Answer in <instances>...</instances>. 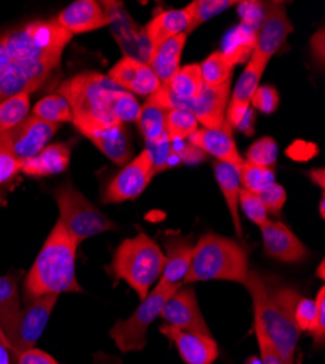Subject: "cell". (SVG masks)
<instances>
[{
	"instance_id": "8",
	"label": "cell",
	"mask_w": 325,
	"mask_h": 364,
	"mask_svg": "<svg viewBox=\"0 0 325 364\" xmlns=\"http://www.w3.org/2000/svg\"><path fill=\"white\" fill-rule=\"evenodd\" d=\"M175 291V289L156 284L152 293L140 300V305L130 318L124 321H117L111 328L110 336L115 346L123 353L143 350L146 346L147 329H149L156 318H159L165 301Z\"/></svg>"
},
{
	"instance_id": "25",
	"label": "cell",
	"mask_w": 325,
	"mask_h": 364,
	"mask_svg": "<svg viewBox=\"0 0 325 364\" xmlns=\"http://www.w3.org/2000/svg\"><path fill=\"white\" fill-rule=\"evenodd\" d=\"M187 34L176 36L151 50L147 66L152 69L162 85L168 83L172 76L180 70L181 55L187 43Z\"/></svg>"
},
{
	"instance_id": "6",
	"label": "cell",
	"mask_w": 325,
	"mask_h": 364,
	"mask_svg": "<svg viewBox=\"0 0 325 364\" xmlns=\"http://www.w3.org/2000/svg\"><path fill=\"white\" fill-rule=\"evenodd\" d=\"M164 264L165 255L159 245L140 232L118 245L107 271L115 280L126 282L143 300L161 279Z\"/></svg>"
},
{
	"instance_id": "3",
	"label": "cell",
	"mask_w": 325,
	"mask_h": 364,
	"mask_svg": "<svg viewBox=\"0 0 325 364\" xmlns=\"http://www.w3.org/2000/svg\"><path fill=\"white\" fill-rule=\"evenodd\" d=\"M244 286L252 299L254 328L264 333L287 364H294L299 329L293 322V309L301 296L258 271H248Z\"/></svg>"
},
{
	"instance_id": "49",
	"label": "cell",
	"mask_w": 325,
	"mask_h": 364,
	"mask_svg": "<svg viewBox=\"0 0 325 364\" xmlns=\"http://www.w3.org/2000/svg\"><path fill=\"white\" fill-rule=\"evenodd\" d=\"M0 364H12L11 363V351L2 343H0Z\"/></svg>"
},
{
	"instance_id": "38",
	"label": "cell",
	"mask_w": 325,
	"mask_h": 364,
	"mask_svg": "<svg viewBox=\"0 0 325 364\" xmlns=\"http://www.w3.org/2000/svg\"><path fill=\"white\" fill-rule=\"evenodd\" d=\"M316 303L312 299L301 297L297 303V306L293 309V322L297 328L301 331H305L308 333H312L316 326Z\"/></svg>"
},
{
	"instance_id": "12",
	"label": "cell",
	"mask_w": 325,
	"mask_h": 364,
	"mask_svg": "<svg viewBox=\"0 0 325 364\" xmlns=\"http://www.w3.org/2000/svg\"><path fill=\"white\" fill-rule=\"evenodd\" d=\"M72 123L78 132L90 139L110 161L120 166L130 162L133 146L124 124H102L79 119H73Z\"/></svg>"
},
{
	"instance_id": "28",
	"label": "cell",
	"mask_w": 325,
	"mask_h": 364,
	"mask_svg": "<svg viewBox=\"0 0 325 364\" xmlns=\"http://www.w3.org/2000/svg\"><path fill=\"white\" fill-rule=\"evenodd\" d=\"M267 65H269L267 60H264L262 57H260L257 53L252 51V55L250 58L245 70L243 72L241 77L235 85L233 95L228 108H240V107L251 105V98L257 90V87L260 86V80Z\"/></svg>"
},
{
	"instance_id": "26",
	"label": "cell",
	"mask_w": 325,
	"mask_h": 364,
	"mask_svg": "<svg viewBox=\"0 0 325 364\" xmlns=\"http://www.w3.org/2000/svg\"><path fill=\"white\" fill-rule=\"evenodd\" d=\"M22 272L0 276V329L8 340L22 314L19 300V280Z\"/></svg>"
},
{
	"instance_id": "17",
	"label": "cell",
	"mask_w": 325,
	"mask_h": 364,
	"mask_svg": "<svg viewBox=\"0 0 325 364\" xmlns=\"http://www.w3.org/2000/svg\"><path fill=\"white\" fill-rule=\"evenodd\" d=\"M264 252L269 257L286 262H301L308 257V250L301 239L282 222L267 220L260 226Z\"/></svg>"
},
{
	"instance_id": "21",
	"label": "cell",
	"mask_w": 325,
	"mask_h": 364,
	"mask_svg": "<svg viewBox=\"0 0 325 364\" xmlns=\"http://www.w3.org/2000/svg\"><path fill=\"white\" fill-rule=\"evenodd\" d=\"M188 143L204 151L206 155L215 156L218 161L232 165L236 169H240L244 164L228 121H225L220 129H197L188 137Z\"/></svg>"
},
{
	"instance_id": "35",
	"label": "cell",
	"mask_w": 325,
	"mask_h": 364,
	"mask_svg": "<svg viewBox=\"0 0 325 364\" xmlns=\"http://www.w3.org/2000/svg\"><path fill=\"white\" fill-rule=\"evenodd\" d=\"M233 5H236V2H233V0H196V2H191L186 8L191 16V25H190L188 34L198 25L215 18L216 15L222 14L223 11L229 9Z\"/></svg>"
},
{
	"instance_id": "10",
	"label": "cell",
	"mask_w": 325,
	"mask_h": 364,
	"mask_svg": "<svg viewBox=\"0 0 325 364\" xmlns=\"http://www.w3.org/2000/svg\"><path fill=\"white\" fill-rule=\"evenodd\" d=\"M154 176L155 172L149 154L142 150V154L124 165L123 169L110 181L102 194V201L114 204L136 200L149 186Z\"/></svg>"
},
{
	"instance_id": "5",
	"label": "cell",
	"mask_w": 325,
	"mask_h": 364,
	"mask_svg": "<svg viewBox=\"0 0 325 364\" xmlns=\"http://www.w3.org/2000/svg\"><path fill=\"white\" fill-rule=\"evenodd\" d=\"M248 271L247 252L238 242L209 232L194 245L183 286L209 280L244 284Z\"/></svg>"
},
{
	"instance_id": "34",
	"label": "cell",
	"mask_w": 325,
	"mask_h": 364,
	"mask_svg": "<svg viewBox=\"0 0 325 364\" xmlns=\"http://www.w3.org/2000/svg\"><path fill=\"white\" fill-rule=\"evenodd\" d=\"M238 173L243 188L254 194H258L265 187L276 182V172L273 168L252 165L247 161H244V164L240 166Z\"/></svg>"
},
{
	"instance_id": "14",
	"label": "cell",
	"mask_w": 325,
	"mask_h": 364,
	"mask_svg": "<svg viewBox=\"0 0 325 364\" xmlns=\"http://www.w3.org/2000/svg\"><path fill=\"white\" fill-rule=\"evenodd\" d=\"M159 316L166 325L176 329L211 336V329L200 311L196 291L190 286L181 287L169 296Z\"/></svg>"
},
{
	"instance_id": "24",
	"label": "cell",
	"mask_w": 325,
	"mask_h": 364,
	"mask_svg": "<svg viewBox=\"0 0 325 364\" xmlns=\"http://www.w3.org/2000/svg\"><path fill=\"white\" fill-rule=\"evenodd\" d=\"M70 164V147L65 143L46 146L38 155L21 162V172L33 178L62 173Z\"/></svg>"
},
{
	"instance_id": "53",
	"label": "cell",
	"mask_w": 325,
	"mask_h": 364,
	"mask_svg": "<svg viewBox=\"0 0 325 364\" xmlns=\"http://www.w3.org/2000/svg\"><path fill=\"white\" fill-rule=\"evenodd\" d=\"M318 276H319L321 279H324V262H321V265H319V269H318Z\"/></svg>"
},
{
	"instance_id": "44",
	"label": "cell",
	"mask_w": 325,
	"mask_h": 364,
	"mask_svg": "<svg viewBox=\"0 0 325 364\" xmlns=\"http://www.w3.org/2000/svg\"><path fill=\"white\" fill-rule=\"evenodd\" d=\"M261 4L257 2H243L240 4V14L243 16V22L247 26V29H258L262 19H264V14L261 11Z\"/></svg>"
},
{
	"instance_id": "13",
	"label": "cell",
	"mask_w": 325,
	"mask_h": 364,
	"mask_svg": "<svg viewBox=\"0 0 325 364\" xmlns=\"http://www.w3.org/2000/svg\"><path fill=\"white\" fill-rule=\"evenodd\" d=\"M107 12L110 14L112 22L111 29L117 40V44L122 47L124 57H130L137 62H149L151 46L147 41L144 28H140L132 16L124 11L120 2H104Z\"/></svg>"
},
{
	"instance_id": "2",
	"label": "cell",
	"mask_w": 325,
	"mask_h": 364,
	"mask_svg": "<svg viewBox=\"0 0 325 364\" xmlns=\"http://www.w3.org/2000/svg\"><path fill=\"white\" fill-rule=\"evenodd\" d=\"M72 108L73 119L94 121L102 124L134 123L140 112L137 98L118 87L108 76L86 72L79 73L57 89Z\"/></svg>"
},
{
	"instance_id": "4",
	"label": "cell",
	"mask_w": 325,
	"mask_h": 364,
	"mask_svg": "<svg viewBox=\"0 0 325 364\" xmlns=\"http://www.w3.org/2000/svg\"><path fill=\"white\" fill-rule=\"evenodd\" d=\"M78 247L63 225L57 222L25 277L26 303L43 296L83 291L76 279Z\"/></svg>"
},
{
	"instance_id": "37",
	"label": "cell",
	"mask_w": 325,
	"mask_h": 364,
	"mask_svg": "<svg viewBox=\"0 0 325 364\" xmlns=\"http://www.w3.org/2000/svg\"><path fill=\"white\" fill-rule=\"evenodd\" d=\"M147 154H149V158L152 161L154 172L155 175L171 168L172 165L179 164V161L175 159L172 154V146L168 139H162L159 141H152V143H146Z\"/></svg>"
},
{
	"instance_id": "27",
	"label": "cell",
	"mask_w": 325,
	"mask_h": 364,
	"mask_svg": "<svg viewBox=\"0 0 325 364\" xmlns=\"http://www.w3.org/2000/svg\"><path fill=\"white\" fill-rule=\"evenodd\" d=\"M213 168H215V176L219 184V188L222 191V196L226 201L229 213L232 216L236 235H238L240 239H243L244 237L243 226H241L240 210H238V200H240V191H241V181H240L238 169L220 161H216Z\"/></svg>"
},
{
	"instance_id": "18",
	"label": "cell",
	"mask_w": 325,
	"mask_h": 364,
	"mask_svg": "<svg viewBox=\"0 0 325 364\" xmlns=\"http://www.w3.org/2000/svg\"><path fill=\"white\" fill-rule=\"evenodd\" d=\"M118 87L140 97H151L161 87V82L152 69L134 58L123 57L107 75Z\"/></svg>"
},
{
	"instance_id": "11",
	"label": "cell",
	"mask_w": 325,
	"mask_h": 364,
	"mask_svg": "<svg viewBox=\"0 0 325 364\" xmlns=\"http://www.w3.org/2000/svg\"><path fill=\"white\" fill-rule=\"evenodd\" d=\"M57 299L58 296L54 294L43 296L29 301L28 308L22 309L16 328L8 338L9 351L14 353V357L25 350L34 348L48 323Z\"/></svg>"
},
{
	"instance_id": "20",
	"label": "cell",
	"mask_w": 325,
	"mask_h": 364,
	"mask_svg": "<svg viewBox=\"0 0 325 364\" xmlns=\"http://www.w3.org/2000/svg\"><path fill=\"white\" fill-rule=\"evenodd\" d=\"M159 331L174 343L187 364H213L219 355V347L212 336L181 331L169 325H162Z\"/></svg>"
},
{
	"instance_id": "9",
	"label": "cell",
	"mask_w": 325,
	"mask_h": 364,
	"mask_svg": "<svg viewBox=\"0 0 325 364\" xmlns=\"http://www.w3.org/2000/svg\"><path fill=\"white\" fill-rule=\"evenodd\" d=\"M58 126L29 115L12 130L0 134V149L9 151L18 161L34 158L48 144Z\"/></svg>"
},
{
	"instance_id": "1",
	"label": "cell",
	"mask_w": 325,
	"mask_h": 364,
	"mask_svg": "<svg viewBox=\"0 0 325 364\" xmlns=\"http://www.w3.org/2000/svg\"><path fill=\"white\" fill-rule=\"evenodd\" d=\"M72 37L55 18L28 22L0 36V102L37 90L60 66Z\"/></svg>"
},
{
	"instance_id": "48",
	"label": "cell",
	"mask_w": 325,
	"mask_h": 364,
	"mask_svg": "<svg viewBox=\"0 0 325 364\" xmlns=\"http://www.w3.org/2000/svg\"><path fill=\"white\" fill-rule=\"evenodd\" d=\"M309 176H311L314 184L319 186V188L324 191V187H325V171H324V168L311 171V172H309Z\"/></svg>"
},
{
	"instance_id": "23",
	"label": "cell",
	"mask_w": 325,
	"mask_h": 364,
	"mask_svg": "<svg viewBox=\"0 0 325 364\" xmlns=\"http://www.w3.org/2000/svg\"><path fill=\"white\" fill-rule=\"evenodd\" d=\"M191 16L188 11L184 9H169L156 14L149 23L144 26V33L149 41L151 50L158 47L159 44L171 40L176 36L187 34L190 31Z\"/></svg>"
},
{
	"instance_id": "45",
	"label": "cell",
	"mask_w": 325,
	"mask_h": 364,
	"mask_svg": "<svg viewBox=\"0 0 325 364\" xmlns=\"http://www.w3.org/2000/svg\"><path fill=\"white\" fill-rule=\"evenodd\" d=\"M315 303H316V326H315V331L311 333V336L314 337V341H315V346H322L324 344V338H325V289L321 287L318 294H316V299H315Z\"/></svg>"
},
{
	"instance_id": "43",
	"label": "cell",
	"mask_w": 325,
	"mask_h": 364,
	"mask_svg": "<svg viewBox=\"0 0 325 364\" xmlns=\"http://www.w3.org/2000/svg\"><path fill=\"white\" fill-rule=\"evenodd\" d=\"M21 172V161H18L9 151L0 149V186L12 181Z\"/></svg>"
},
{
	"instance_id": "50",
	"label": "cell",
	"mask_w": 325,
	"mask_h": 364,
	"mask_svg": "<svg viewBox=\"0 0 325 364\" xmlns=\"http://www.w3.org/2000/svg\"><path fill=\"white\" fill-rule=\"evenodd\" d=\"M319 215H321V218L325 216V197H324V194H322L321 203H319Z\"/></svg>"
},
{
	"instance_id": "46",
	"label": "cell",
	"mask_w": 325,
	"mask_h": 364,
	"mask_svg": "<svg viewBox=\"0 0 325 364\" xmlns=\"http://www.w3.org/2000/svg\"><path fill=\"white\" fill-rule=\"evenodd\" d=\"M14 364H60V363L55 361L48 353L43 350L29 348L15 355Z\"/></svg>"
},
{
	"instance_id": "33",
	"label": "cell",
	"mask_w": 325,
	"mask_h": 364,
	"mask_svg": "<svg viewBox=\"0 0 325 364\" xmlns=\"http://www.w3.org/2000/svg\"><path fill=\"white\" fill-rule=\"evenodd\" d=\"M29 95L19 94L0 102V134L12 130L28 117Z\"/></svg>"
},
{
	"instance_id": "31",
	"label": "cell",
	"mask_w": 325,
	"mask_h": 364,
	"mask_svg": "<svg viewBox=\"0 0 325 364\" xmlns=\"http://www.w3.org/2000/svg\"><path fill=\"white\" fill-rule=\"evenodd\" d=\"M33 115L50 124L72 123L73 114L69 102L60 94H51L40 100L33 108Z\"/></svg>"
},
{
	"instance_id": "52",
	"label": "cell",
	"mask_w": 325,
	"mask_h": 364,
	"mask_svg": "<svg viewBox=\"0 0 325 364\" xmlns=\"http://www.w3.org/2000/svg\"><path fill=\"white\" fill-rule=\"evenodd\" d=\"M0 343L2 344H5L8 348H9V344H8V340L5 338V336H4V332H2V329H0Z\"/></svg>"
},
{
	"instance_id": "41",
	"label": "cell",
	"mask_w": 325,
	"mask_h": 364,
	"mask_svg": "<svg viewBox=\"0 0 325 364\" xmlns=\"http://www.w3.org/2000/svg\"><path fill=\"white\" fill-rule=\"evenodd\" d=\"M257 196L262 201L269 215L272 216L280 215V211L283 210L286 203V190L282 186H279L277 182H273V184H270L269 187H265Z\"/></svg>"
},
{
	"instance_id": "42",
	"label": "cell",
	"mask_w": 325,
	"mask_h": 364,
	"mask_svg": "<svg viewBox=\"0 0 325 364\" xmlns=\"http://www.w3.org/2000/svg\"><path fill=\"white\" fill-rule=\"evenodd\" d=\"M255 337H257V343H258V348H260V363L261 364H287L280 354L275 350V347L269 343V340L264 337V333L254 328Z\"/></svg>"
},
{
	"instance_id": "19",
	"label": "cell",
	"mask_w": 325,
	"mask_h": 364,
	"mask_svg": "<svg viewBox=\"0 0 325 364\" xmlns=\"http://www.w3.org/2000/svg\"><path fill=\"white\" fill-rule=\"evenodd\" d=\"M55 21L72 36L97 31L104 26H110L112 22L104 2H95V0H78L70 4L55 16Z\"/></svg>"
},
{
	"instance_id": "7",
	"label": "cell",
	"mask_w": 325,
	"mask_h": 364,
	"mask_svg": "<svg viewBox=\"0 0 325 364\" xmlns=\"http://www.w3.org/2000/svg\"><path fill=\"white\" fill-rule=\"evenodd\" d=\"M55 201L60 211L58 222L63 225L78 245L95 235L118 228L70 182H65L55 190Z\"/></svg>"
},
{
	"instance_id": "30",
	"label": "cell",
	"mask_w": 325,
	"mask_h": 364,
	"mask_svg": "<svg viewBox=\"0 0 325 364\" xmlns=\"http://www.w3.org/2000/svg\"><path fill=\"white\" fill-rule=\"evenodd\" d=\"M166 109L146 101L140 105V112L136 119L139 130L146 143L168 139L166 136Z\"/></svg>"
},
{
	"instance_id": "32",
	"label": "cell",
	"mask_w": 325,
	"mask_h": 364,
	"mask_svg": "<svg viewBox=\"0 0 325 364\" xmlns=\"http://www.w3.org/2000/svg\"><path fill=\"white\" fill-rule=\"evenodd\" d=\"M198 129V121L191 111L174 108L166 112V136L169 141L186 140Z\"/></svg>"
},
{
	"instance_id": "36",
	"label": "cell",
	"mask_w": 325,
	"mask_h": 364,
	"mask_svg": "<svg viewBox=\"0 0 325 364\" xmlns=\"http://www.w3.org/2000/svg\"><path fill=\"white\" fill-rule=\"evenodd\" d=\"M279 155L277 143L273 137H261L247 151V162L264 168H273Z\"/></svg>"
},
{
	"instance_id": "29",
	"label": "cell",
	"mask_w": 325,
	"mask_h": 364,
	"mask_svg": "<svg viewBox=\"0 0 325 364\" xmlns=\"http://www.w3.org/2000/svg\"><path fill=\"white\" fill-rule=\"evenodd\" d=\"M240 57L228 51H216L200 63V73L204 86H222L232 79L235 65L240 62Z\"/></svg>"
},
{
	"instance_id": "47",
	"label": "cell",
	"mask_w": 325,
	"mask_h": 364,
	"mask_svg": "<svg viewBox=\"0 0 325 364\" xmlns=\"http://www.w3.org/2000/svg\"><path fill=\"white\" fill-rule=\"evenodd\" d=\"M311 51H312V57L316 60V63H319L322 66L324 65V58H325L324 28H321L319 31L312 37V40H311Z\"/></svg>"
},
{
	"instance_id": "15",
	"label": "cell",
	"mask_w": 325,
	"mask_h": 364,
	"mask_svg": "<svg viewBox=\"0 0 325 364\" xmlns=\"http://www.w3.org/2000/svg\"><path fill=\"white\" fill-rule=\"evenodd\" d=\"M230 92V82L222 86H203L198 97L191 101L171 102L169 109L184 108L193 112L204 129H220L226 121V108Z\"/></svg>"
},
{
	"instance_id": "22",
	"label": "cell",
	"mask_w": 325,
	"mask_h": 364,
	"mask_svg": "<svg viewBox=\"0 0 325 364\" xmlns=\"http://www.w3.org/2000/svg\"><path fill=\"white\" fill-rule=\"evenodd\" d=\"M194 244L191 236L168 235L165 237V264L158 284L179 290L188 272Z\"/></svg>"
},
{
	"instance_id": "40",
	"label": "cell",
	"mask_w": 325,
	"mask_h": 364,
	"mask_svg": "<svg viewBox=\"0 0 325 364\" xmlns=\"http://www.w3.org/2000/svg\"><path fill=\"white\" fill-rule=\"evenodd\" d=\"M251 104L255 109H258L262 114H273L279 108L280 97L273 86L264 85L257 87L251 98Z\"/></svg>"
},
{
	"instance_id": "16",
	"label": "cell",
	"mask_w": 325,
	"mask_h": 364,
	"mask_svg": "<svg viewBox=\"0 0 325 364\" xmlns=\"http://www.w3.org/2000/svg\"><path fill=\"white\" fill-rule=\"evenodd\" d=\"M290 33H293V25L287 18L284 4H267L265 5L264 19L255 36L254 53L270 62V58L282 48Z\"/></svg>"
},
{
	"instance_id": "51",
	"label": "cell",
	"mask_w": 325,
	"mask_h": 364,
	"mask_svg": "<svg viewBox=\"0 0 325 364\" xmlns=\"http://www.w3.org/2000/svg\"><path fill=\"white\" fill-rule=\"evenodd\" d=\"M117 361L115 360H112V358H110V357H107V358H104L102 361L100 360V357H98V361H97V364H115Z\"/></svg>"
},
{
	"instance_id": "39",
	"label": "cell",
	"mask_w": 325,
	"mask_h": 364,
	"mask_svg": "<svg viewBox=\"0 0 325 364\" xmlns=\"http://www.w3.org/2000/svg\"><path fill=\"white\" fill-rule=\"evenodd\" d=\"M238 205H241V208L244 210L245 216L257 226L264 225L269 219V213L265 210L262 201L260 200V197L251 191H247L244 188H241L240 191V200H238Z\"/></svg>"
}]
</instances>
